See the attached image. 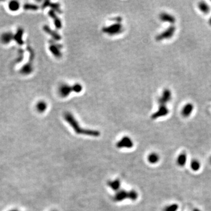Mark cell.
Wrapping results in <instances>:
<instances>
[{
  "label": "cell",
  "instance_id": "18",
  "mask_svg": "<svg viewBox=\"0 0 211 211\" xmlns=\"http://www.w3.org/2000/svg\"><path fill=\"white\" fill-rule=\"evenodd\" d=\"M48 104L44 100H40L36 104L35 108L39 113H44L47 109Z\"/></svg>",
  "mask_w": 211,
  "mask_h": 211
},
{
  "label": "cell",
  "instance_id": "23",
  "mask_svg": "<svg viewBox=\"0 0 211 211\" xmlns=\"http://www.w3.org/2000/svg\"><path fill=\"white\" fill-rule=\"evenodd\" d=\"M201 163L200 162L196 159H194L191 161L190 163V167L191 170L194 171H198L201 168Z\"/></svg>",
  "mask_w": 211,
  "mask_h": 211
},
{
  "label": "cell",
  "instance_id": "28",
  "mask_svg": "<svg viewBox=\"0 0 211 211\" xmlns=\"http://www.w3.org/2000/svg\"><path fill=\"white\" fill-rule=\"evenodd\" d=\"M201 211L200 210H199V209H198V208H195V209H194L193 210V211Z\"/></svg>",
  "mask_w": 211,
  "mask_h": 211
},
{
  "label": "cell",
  "instance_id": "9",
  "mask_svg": "<svg viewBox=\"0 0 211 211\" xmlns=\"http://www.w3.org/2000/svg\"><path fill=\"white\" fill-rule=\"evenodd\" d=\"M72 92H73V86H71L67 84H63L61 85L58 90L59 95L63 98L68 97Z\"/></svg>",
  "mask_w": 211,
  "mask_h": 211
},
{
  "label": "cell",
  "instance_id": "13",
  "mask_svg": "<svg viewBox=\"0 0 211 211\" xmlns=\"http://www.w3.org/2000/svg\"><path fill=\"white\" fill-rule=\"evenodd\" d=\"M187 154L185 152H182L180 153L177 158V160H176L177 164L180 167H183L187 163Z\"/></svg>",
  "mask_w": 211,
  "mask_h": 211
},
{
  "label": "cell",
  "instance_id": "1",
  "mask_svg": "<svg viewBox=\"0 0 211 211\" xmlns=\"http://www.w3.org/2000/svg\"><path fill=\"white\" fill-rule=\"evenodd\" d=\"M64 119L67 122V123L69 124L76 134L93 137H98L100 136V132L99 131L82 128L80 126H79V123L74 117V116L69 112H66L64 114Z\"/></svg>",
  "mask_w": 211,
  "mask_h": 211
},
{
  "label": "cell",
  "instance_id": "22",
  "mask_svg": "<svg viewBox=\"0 0 211 211\" xmlns=\"http://www.w3.org/2000/svg\"><path fill=\"white\" fill-rule=\"evenodd\" d=\"M198 8L200 10L205 14H207L210 12V6L204 1L200 2L198 4Z\"/></svg>",
  "mask_w": 211,
  "mask_h": 211
},
{
  "label": "cell",
  "instance_id": "10",
  "mask_svg": "<svg viewBox=\"0 0 211 211\" xmlns=\"http://www.w3.org/2000/svg\"><path fill=\"white\" fill-rule=\"evenodd\" d=\"M14 38V34L11 32H5L1 34L0 36L1 42L4 45H7L9 44Z\"/></svg>",
  "mask_w": 211,
  "mask_h": 211
},
{
  "label": "cell",
  "instance_id": "3",
  "mask_svg": "<svg viewBox=\"0 0 211 211\" xmlns=\"http://www.w3.org/2000/svg\"><path fill=\"white\" fill-rule=\"evenodd\" d=\"M123 31V25L120 23L116 22L109 26L103 28V32L110 35H114L121 33Z\"/></svg>",
  "mask_w": 211,
  "mask_h": 211
},
{
  "label": "cell",
  "instance_id": "5",
  "mask_svg": "<svg viewBox=\"0 0 211 211\" xmlns=\"http://www.w3.org/2000/svg\"><path fill=\"white\" fill-rule=\"evenodd\" d=\"M62 48V45L58 43L54 42L53 41H50L49 50L57 58H60L62 57V54L61 51Z\"/></svg>",
  "mask_w": 211,
  "mask_h": 211
},
{
  "label": "cell",
  "instance_id": "24",
  "mask_svg": "<svg viewBox=\"0 0 211 211\" xmlns=\"http://www.w3.org/2000/svg\"><path fill=\"white\" fill-rule=\"evenodd\" d=\"M20 4L18 1H11L9 3V9L12 11H16L19 8Z\"/></svg>",
  "mask_w": 211,
  "mask_h": 211
},
{
  "label": "cell",
  "instance_id": "25",
  "mask_svg": "<svg viewBox=\"0 0 211 211\" xmlns=\"http://www.w3.org/2000/svg\"><path fill=\"white\" fill-rule=\"evenodd\" d=\"M178 208H179V205L177 204L174 203L166 206L164 208L163 211H177Z\"/></svg>",
  "mask_w": 211,
  "mask_h": 211
},
{
  "label": "cell",
  "instance_id": "27",
  "mask_svg": "<svg viewBox=\"0 0 211 211\" xmlns=\"http://www.w3.org/2000/svg\"><path fill=\"white\" fill-rule=\"evenodd\" d=\"M72 86H73V92H74L76 93H79L82 90V86L80 84L76 83V84H74V85H73Z\"/></svg>",
  "mask_w": 211,
  "mask_h": 211
},
{
  "label": "cell",
  "instance_id": "26",
  "mask_svg": "<svg viewBox=\"0 0 211 211\" xmlns=\"http://www.w3.org/2000/svg\"><path fill=\"white\" fill-rule=\"evenodd\" d=\"M38 6L35 4H26L24 5V8L26 10H32L36 11L38 9Z\"/></svg>",
  "mask_w": 211,
  "mask_h": 211
},
{
  "label": "cell",
  "instance_id": "15",
  "mask_svg": "<svg viewBox=\"0 0 211 211\" xmlns=\"http://www.w3.org/2000/svg\"><path fill=\"white\" fill-rule=\"evenodd\" d=\"M44 30L48 33L49 35H50L52 38L55 41H59L61 39V36L59 34H58L57 32H55L54 30H52L48 26L45 25L44 27Z\"/></svg>",
  "mask_w": 211,
  "mask_h": 211
},
{
  "label": "cell",
  "instance_id": "16",
  "mask_svg": "<svg viewBox=\"0 0 211 211\" xmlns=\"http://www.w3.org/2000/svg\"><path fill=\"white\" fill-rule=\"evenodd\" d=\"M46 6H50L54 11H55L59 13L62 12L60 8V4L58 3H51L50 1H45L43 4V8H45Z\"/></svg>",
  "mask_w": 211,
  "mask_h": 211
},
{
  "label": "cell",
  "instance_id": "30",
  "mask_svg": "<svg viewBox=\"0 0 211 211\" xmlns=\"http://www.w3.org/2000/svg\"><path fill=\"white\" fill-rule=\"evenodd\" d=\"M210 163H211V157H210Z\"/></svg>",
  "mask_w": 211,
  "mask_h": 211
},
{
  "label": "cell",
  "instance_id": "14",
  "mask_svg": "<svg viewBox=\"0 0 211 211\" xmlns=\"http://www.w3.org/2000/svg\"><path fill=\"white\" fill-rule=\"evenodd\" d=\"M49 14V15L52 18H53L54 19V24H55V25L56 26V28L57 29H60L62 28V21L59 18V17L57 15L55 12L51 9L48 12Z\"/></svg>",
  "mask_w": 211,
  "mask_h": 211
},
{
  "label": "cell",
  "instance_id": "6",
  "mask_svg": "<svg viewBox=\"0 0 211 211\" xmlns=\"http://www.w3.org/2000/svg\"><path fill=\"white\" fill-rule=\"evenodd\" d=\"M169 113V110L167 107V105H159L158 110L154 113L152 116V119H157L158 118L166 116Z\"/></svg>",
  "mask_w": 211,
  "mask_h": 211
},
{
  "label": "cell",
  "instance_id": "12",
  "mask_svg": "<svg viewBox=\"0 0 211 211\" xmlns=\"http://www.w3.org/2000/svg\"><path fill=\"white\" fill-rule=\"evenodd\" d=\"M160 19L162 22H167L172 24H175L176 21V19L174 16L166 12L161 13L160 15Z\"/></svg>",
  "mask_w": 211,
  "mask_h": 211
},
{
  "label": "cell",
  "instance_id": "20",
  "mask_svg": "<svg viewBox=\"0 0 211 211\" xmlns=\"http://www.w3.org/2000/svg\"><path fill=\"white\" fill-rule=\"evenodd\" d=\"M108 186L114 191H118L120 187L121 182L119 179L114 181H110L107 182Z\"/></svg>",
  "mask_w": 211,
  "mask_h": 211
},
{
  "label": "cell",
  "instance_id": "17",
  "mask_svg": "<svg viewBox=\"0 0 211 211\" xmlns=\"http://www.w3.org/2000/svg\"><path fill=\"white\" fill-rule=\"evenodd\" d=\"M24 34V30L21 28H19L18 29L17 32L15 35H14V38L15 41L16 42V43L19 45H22L24 44V42L22 41V37Z\"/></svg>",
  "mask_w": 211,
  "mask_h": 211
},
{
  "label": "cell",
  "instance_id": "29",
  "mask_svg": "<svg viewBox=\"0 0 211 211\" xmlns=\"http://www.w3.org/2000/svg\"><path fill=\"white\" fill-rule=\"evenodd\" d=\"M209 24H210V25L211 26V17L210 18V20H209Z\"/></svg>",
  "mask_w": 211,
  "mask_h": 211
},
{
  "label": "cell",
  "instance_id": "21",
  "mask_svg": "<svg viewBox=\"0 0 211 211\" xmlns=\"http://www.w3.org/2000/svg\"><path fill=\"white\" fill-rule=\"evenodd\" d=\"M34 70L33 65L31 63H28L25 64L21 69V73L24 74H29L32 72Z\"/></svg>",
  "mask_w": 211,
  "mask_h": 211
},
{
  "label": "cell",
  "instance_id": "7",
  "mask_svg": "<svg viewBox=\"0 0 211 211\" xmlns=\"http://www.w3.org/2000/svg\"><path fill=\"white\" fill-rule=\"evenodd\" d=\"M172 97V93L170 90L165 89L164 90L161 96L158 99L159 105H166L169 102Z\"/></svg>",
  "mask_w": 211,
  "mask_h": 211
},
{
  "label": "cell",
  "instance_id": "8",
  "mask_svg": "<svg viewBox=\"0 0 211 211\" xmlns=\"http://www.w3.org/2000/svg\"><path fill=\"white\" fill-rule=\"evenodd\" d=\"M116 146L119 148H130L133 147V142L130 138L126 136L123 137L121 140H120L117 142Z\"/></svg>",
  "mask_w": 211,
  "mask_h": 211
},
{
  "label": "cell",
  "instance_id": "19",
  "mask_svg": "<svg viewBox=\"0 0 211 211\" xmlns=\"http://www.w3.org/2000/svg\"><path fill=\"white\" fill-rule=\"evenodd\" d=\"M148 161L151 164H154L157 163L160 160V156L156 152L150 153L147 157Z\"/></svg>",
  "mask_w": 211,
  "mask_h": 211
},
{
  "label": "cell",
  "instance_id": "4",
  "mask_svg": "<svg viewBox=\"0 0 211 211\" xmlns=\"http://www.w3.org/2000/svg\"><path fill=\"white\" fill-rule=\"evenodd\" d=\"M176 31V28L174 25H171L168 27L164 31L162 32L160 34L158 35L156 37V40L158 41H162L164 39H168L171 38Z\"/></svg>",
  "mask_w": 211,
  "mask_h": 211
},
{
  "label": "cell",
  "instance_id": "2",
  "mask_svg": "<svg viewBox=\"0 0 211 211\" xmlns=\"http://www.w3.org/2000/svg\"><path fill=\"white\" fill-rule=\"evenodd\" d=\"M138 198V194L134 190L126 191L125 190H120L116 193L113 197L115 202H120L126 199H129L132 201H136Z\"/></svg>",
  "mask_w": 211,
  "mask_h": 211
},
{
  "label": "cell",
  "instance_id": "11",
  "mask_svg": "<svg viewBox=\"0 0 211 211\" xmlns=\"http://www.w3.org/2000/svg\"><path fill=\"white\" fill-rule=\"evenodd\" d=\"M194 105L192 103H187L186 104L181 110V115L184 118H187L190 116L194 110Z\"/></svg>",
  "mask_w": 211,
  "mask_h": 211
}]
</instances>
